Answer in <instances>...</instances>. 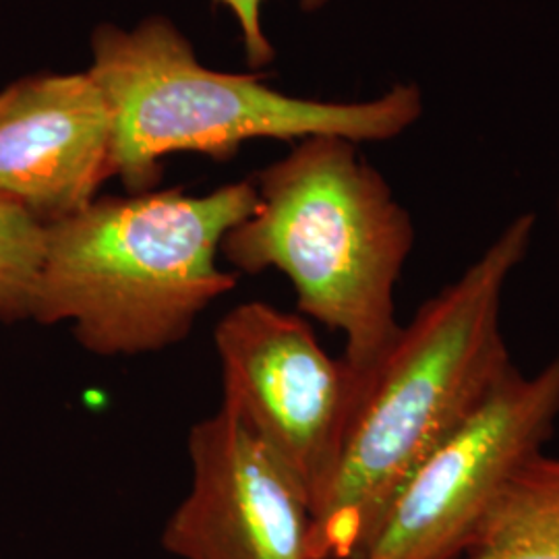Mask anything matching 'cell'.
I'll return each mask as SVG.
<instances>
[{"instance_id": "2", "label": "cell", "mask_w": 559, "mask_h": 559, "mask_svg": "<svg viewBox=\"0 0 559 559\" xmlns=\"http://www.w3.org/2000/svg\"><path fill=\"white\" fill-rule=\"evenodd\" d=\"M255 205L253 180L205 195L168 189L92 201L46 226L32 320L67 323L81 348L104 359L177 346L237 286L218 253Z\"/></svg>"}, {"instance_id": "3", "label": "cell", "mask_w": 559, "mask_h": 559, "mask_svg": "<svg viewBox=\"0 0 559 559\" xmlns=\"http://www.w3.org/2000/svg\"><path fill=\"white\" fill-rule=\"evenodd\" d=\"M258 205L221 253L242 274L278 270L305 318L344 336V360L369 371L399 336L396 286L415 224L388 180L338 135L300 140L255 177Z\"/></svg>"}, {"instance_id": "12", "label": "cell", "mask_w": 559, "mask_h": 559, "mask_svg": "<svg viewBox=\"0 0 559 559\" xmlns=\"http://www.w3.org/2000/svg\"><path fill=\"white\" fill-rule=\"evenodd\" d=\"M558 221H559V195H558Z\"/></svg>"}, {"instance_id": "10", "label": "cell", "mask_w": 559, "mask_h": 559, "mask_svg": "<svg viewBox=\"0 0 559 559\" xmlns=\"http://www.w3.org/2000/svg\"><path fill=\"white\" fill-rule=\"evenodd\" d=\"M46 247V226L0 200V321L32 320V300Z\"/></svg>"}, {"instance_id": "1", "label": "cell", "mask_w": 559, "mask_h": 559, "mask_svg": "<svg viewBox=\"0 0 559 559\" xmlns=\"http://www.w3.org/2000/svg\"><path fill=\"white\" fill-rule=\"evenodd\" d=\"M535 226L531 212L510 222L360 373L334 473L309 510L313 559H362L404 480L514 367L501 307Z\"/></svg>"}, {"instance_id": "9", "label": "cell", "mask_w": 559, "mask_h": 559, "mask_svg": "<svg viewBox=\"0 0 559 559\" xmlns=\"http://www.w3.org/2000/svg\"><path fill=\"white\" fill-rule=\"evenodd\" d=\"M459 559H559V456L520 468Z\"/></svg>"}, {"instance_id": "4", "label": "cell", "mask_w": 559, "mask_h": 559, "mask_svg": "<svg viewBox=\"0 0 559 559\" xmlns=\"http://www.w3.org/2000/svg\"><path fill=\"white\" fill-rule=\"evenodd\" d=\"M87 73L112 108V168L129 193L154 191L168 154L228 160L242 141L260 138L388 141L423 115L415 83H396L376 100L321 102L280 94L255 75L212 71L175 23L158 15L133 29L96 27Z\"/></svg>"}, {"instance_id": "7", "label": "cell", "mask_w": 559, "mask_h": 559, "mask_svg": "<svg viewBox=\"0 0 559 559\" xmlns=\"http://www.w3.org/2000/svg\"><path fill=\"white\" fill-rule=\"evenodd\" d=\"M191 487L168 516L162 547L179 559H313L299 485L228 411L187 436Z\"/></svg>"}, {"instance_id": "8", "label": "cell", "mask_w": 559, "mask_h": 559, "mask_svg": "<svg viewBox=\"0 0 559 559\" xmlns=\"http://www.w3.org/2000/svg\"><path fill=\"white\" fill-rule=\"evenodd\" d=\"M115 117L87 71L25 78L0 92V200L52 226L115 177Z\"/></svg>"}, {"instance_id": "6", "label": "cell", "mask_w": 559, "mask_h": 559, "mask_svg": "<svg viewBox=\"0 0 559 559\" xmlns=\"http://www.w3.org/2000/svg\"><path fill=\"white\" fill-rule=\"evenodd\" d=\"M559 420V357L514 365L479 408L404 480L362 559H459L503 487Z\"/></svg>"}, {"instance_id": "11", "label": "cell", "mask_w": 559, "mask_h": 559, "mask_svg": "<svg viewBox=\"0 0 559 559\" xmlns=\"http://www.w3.org/2000/svg\"><path fill=\"white\" fill-rule=\"evenodd\" d=\"M330 0H300V9L305 13H316ZM214 4L226 7L239 23L240 40L245 48V57L249 67L260 69L276 59V52L261 27V4L263 0H214Z\"/></svg>"}, {"instance_id": "5", "label": "cell", "mask_w": 559, "mask_h": 559, "mask_svg": "<svg viewBox=\"0 0 559 559\" xmlns=\"http://www.w3.org/2000/svg\"><path fill=\"white\" fill-rule=\"evenodd\" d=\"M214 346L222 408L278 460L311 510L334 473L359 371L328 355L305 318L263 300L233 307Z\"/></svg>"}]
</instances>
